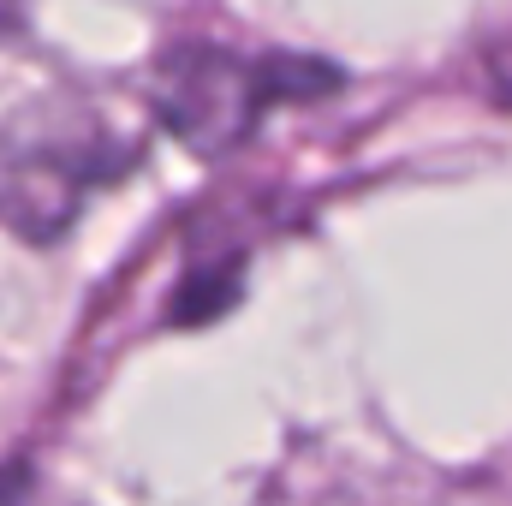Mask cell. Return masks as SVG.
<instances>
[{
	"mask_svg": "<svg viewBox=\"0 0 512 506\" xmlns=\"http://www.w3.org/2000/svg\"><path fill=\"white\" fill-rule=\"evenodd\" d=\"M18 18H24V0H0V36L18 30Z\"/></svg>",
	"mask_w": 512,
	"mask_h": 506,
	"instance_id": "obj_3",
	"label": "cell"
},
{
	"mask_svg": "<svg viewBox=\"0 0 512 506\" xmlns=\"http://www.w3.org/2000/svg\"><path fill=\"white\" fill-rule=\"evenodd\" d=\"M114 149L120 143L108 137V126L78 108L18 114L0 131V215L30 239H54L78 215L84 191L114 179Z\"/></svg>",
	"mask_w": 512,
	"mask_h": 506,
	"instance_id": "obj_2",
	"label": "cell"
},
{
	"mask_svg": "<svg viewBox=\"0 0 512 506\" xmlns=\"http://www.w3.org/2000/svg\"><path fill=\"white\" fill-rule=\"evenodd\" d=\"M334 72L286 54H233V48H173L155 72V108L161 126L197 155L239 149L274 102L328 90Z\"/></svg>",
	"mask_w": 512,
	"mask_h": 506,
	"instance_id": "obj_1",
	"label": "cell"
}]
</instances>
